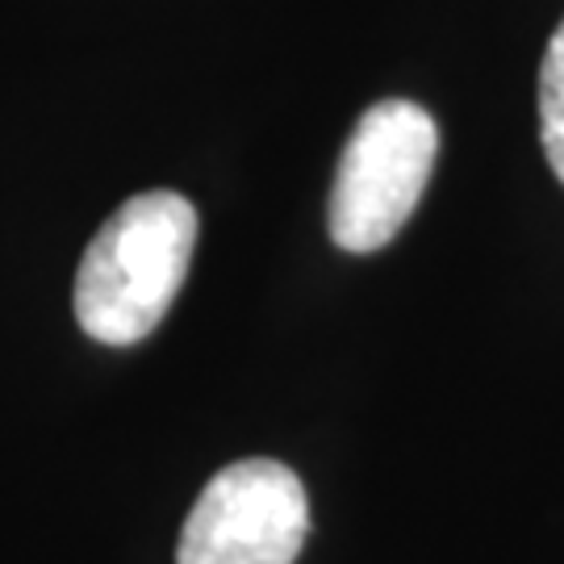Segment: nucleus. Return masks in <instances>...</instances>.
<instances>
[{
	"label": "nucleus",
	"mask_w": 564,
	"mask_h": 564,
	"mask_svg": "<svg viewBox=\"0 0 564 564\" xmlns=\"http://www.w3.org/2000/svg\"><path fill=\"white\" fill-rule=\"evenodd\" d=\"M540 142L552 172L564 184V21L547 39L544 63H540Z\"/></svg>",
	"instance_id": "4"
},
{
	"label": "nucleus",
	"mask_w": 564,
	"mask_h": 564,
	"mask_svg": "<svg viewBox=\"0 0 564 564\" xmlns=\"http://www.w3.org/2000/svg\"><path fill=\"white\" fill-rule=\"evenodd\" d=\"M440 155V126L414 101H377L343 142L326 226L351 256L381 251L419 209Z\"/></svg>",
	"instance_id": "2"
},
{
	"label": "nucleus",
	"mask_w": 564,
	"mask_h": 564,
	"mask_svg": "<svg viewBox=\"0 0 564 564\" xmlns=\"http://www.w3.org/2000/svg\"><path fill=\"white\" fill-rule=\"evenodd\" d=\"M197 247V209L172 188H151L113 209L88 242L72 289L76 323L105 347L142 343L172 310Z\"/></svg>",
	"instance_id": "1"
},
{
	"label": "nucleus",
	"mask_w": 564,
	"mask_h": 564,
	"mask_svg": "<svg viewBox=\"0 0 564 564\" xmlns=\"http://www.w3.org/2000/svg\"><path fill=\"white\" fill-rule=\"evenodd\" d=\"M310 535L302 477L281 460H239L202 489L176 564H293Z\"/></svg>",
	"instance_id": "3"
}]
</instances>
